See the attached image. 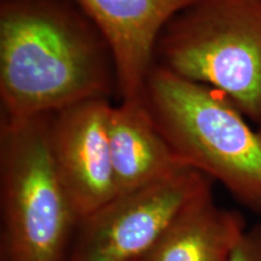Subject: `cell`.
<instances>
[{"label":"cell","mask_w":261,"mask_h":261,"mask_svg":"<svg viewBox=\"0 0 261 261\" xmlns=\"http://www.w3.org/2000/svg\"><path fill=\"white\" fill-rule=\"evenodd\" d=\"M115 91L112 52L74 0H2V116L54 114Z\"/></svg>","instance_id":"obj_1"},{"label":"cell","mask_w":261,"mask_h":261,"mask_svg":"<svg viewBox=\"0 0 261 261\" xmlns=\"http://www.w3.org/2000/svg\"><path fill=\"white\" fill-rule=\"evenodd\" d=\"M143 102L179 160L261 212V135L220 91L152 64Z\"/></svg>","instance_id":"obj_2"},{"label":"cell","mask_w":261,"mask_h":261,"mask_svg":"<svg viewBox=\"0 0 261 261\" xmlns=\"http://www.w3.org/2000/svg\"><path fill=\"white\" fill-rule=\"evenodd\" d=\"M51 116H2V261L69 260L81 218L55 168Z\"/></svg>","instance_id":"obj_3"},{"label":"cell","mask_w":261,"mask_h":261,"mask_svg":"<svg viewBox=\"0 0 261 261\" xmlns=\"http://www.w3.org/2000/svg\"><path fill=\"white\" fill-rule=\"evenodd\" d=\"M154 65L220 91L261 125V0H196L165 25Z\"/></svg>","instance_id":"obj_4"},{"label":"cell","mask_w":261,"mask_h":261,"mask_svg":"<svg viewBox=\"0 0 261 261\" xmlns=\"http://www.w3.org/2000/svg\"><path fill=\"white\" fill-rule=\"evenodd\" d=\"M212 179L185 167L146 187L119 194L79 221L68 261H142Z\"/></svg>","instance_id":"obj_5"},{"label":"cell","mask_w":261,"mask_h":261,"mask_svg":"<svg viewBox=\"0 0 261 261\" xmlns=\"http://www.w3.org/2000/svg\"><path fill=\"white\" fill-rule=\"evenodd\" d=\"M110 107L109 99H90L51 116L52 160L80 218L117 196L107 129Z\"/></svg>","instance_id":"obj_6"},{"label":"cell","mask_w":261,"mask_h":261,"mask_svg":"<svg viewBox=\"0 0 261 261\" xmlns=\"http://www.w3.org/2000/svg\"><path fill=\"white\" fill-rule=\"evenodd\" d=\"M196 0H74L98 29L115 63L121 100H143L158 39L173 16Z\"/></svg>","instance_id":"obj_7"},{"label":"cell","mask_w":261,"mask_h":261,"mask_svg":"<svg viewBox=\"0 0 261 261\" xmlns=\"http://www.w3.org/2000/svg\"><path fill=\"white\" fill-rule=\"evenodd\" d=\"M107 129L117 195L187 167L156 127L143 100H121L110 107Z\"/></svg>","instance_id":"obj_8"},{"label":"cell","mask_w":261,"mask_h":261,"mask_svg":"<svg viewBox=\"0 0 261 261\" xmlns=\"http://www.w3.org/2000/svg\"><path fill=\"white\" fill-rule=\"evenodd\" d=\"M246 230L242 214L215 204L211 191L173 221L142 261H228Z\"/></svg>","instance_id":"obj_9"},{"label":"cell","mask_w":261,"mask_h":261,"mask_svg":"<svg viewBox=\"0 0 261 261\" xmlns=\"http://www.w3.org/2000/svg\"><path fill=\"white\" fill-rule=\"evenodd\" d=\"M228 261H261V224L244 231Z\"/></svg>","instance_id":"obj_10"},{"label":"cell","mask_w":261,"mask_h":261,"mask_svg":"<svg viewBox=\"0 0 261 261\" xmlns=\"http://www.w3.org/2000/svg\"><path fill=\"white\" fill-rule=\"evenodd\" d=\"M257 130H259V132H260V135H261V125L259 126V129H257Z\"/></svg>","instance_id":"obj_11"}]
</instances>
